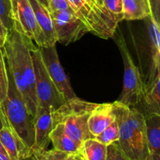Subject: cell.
I'll list each match as a JSON object with an SVG mask.
<instances>
[{"label": "cell", "instance_id": "cell-1", "mask_svg": "<svg viewBox=\"0 0 160 160\" xmlns=\"http://www.w3.org/2000/svg\"><path fill=\"white\" fill-rule=\"evenodd\" d=\"M34 45L32 40L12 28L9 31L2 48L8 70L33 117L38 106L34 65L31 55V49Z\"/></svg>", "mask_w": 160, "mask_h": 160}, {"label": "cell", "instance_id": "cell-2", "mask_svg": "<svg viewBox=\"0 0 160 160\" xmlns=\"http://www.w3.org/2000/svg\"><path fill=\"white\" fill-rule=\"evenodd\" d=\"M112 104L119 127L120 148L130 160H145L148 155L145 116L137 108L118 101Z\"/></svg>", "mask_w": 160, "mask_h": 160}, {"label": "cell", "instance_id": "cell-3", "mask_svg": "<svg viewBox=\"0 0 160 160\" xmlns=\"http://www.w3.org/2000/svg\"><path fill=\"white\" fill-rule=\"evenodd\" d=\"M7 72L9 79L8 92L0 104V108L7 127L32 150L34 144V117L28 111L8 69Z\"/></svg>", "mask_w": 160, "mask_h": 160}, {"label": "cell", "instance_id": "cell-4", "mask_svg": "<svg viewBox=\"0 0 160 160\" xmlns=\"http://www.w3.org/2000/svg\"><path fill=\"white\" fill-rule=\"evenodd\" d=\"M97 103L84 101L78 97L67 100L53 111L52 127L60 123L66 133L81 145L85 140L94 138L88 130V119Z\"/></svg>", "mask_w": 160, "mask_h": 160}, {"label": "cell", "instance_id": "cell-5", "mask_svg": "<svg viewBox=\"0 0 160 160\" xmlns=\"http://www.w3.org/2000/svg\"><path fill=\"white\" fill-rule=\"evenodd\" d=\"M112 38H114L116 44L120 50L124 66L123 88L118 102L129 107L137 108L143 95L145 87L143 79L138 68L134 64L124 37L121 31L118 29V26Z\"/></svg>", "mask_w": 160, "mask_h": 160}, {"label": "cell", "instance_id": "cell-6", "mask_svg": "<svg viewBox=\"0 0 160 160\" xmlns=\"http://www.w3.org/2000/svg\"><path fill=\"white\" fill-rule=\"evenodd\" d=\"M31 55L34 65L38 106L48 108L53 112L63 104L66 100L50 78L42 61L38 47L34 45L31 49Z\"/></svg>", "mask_w": 160, "mask_h": 160}, {"label": "cell", "instance_id": "cell-7", "mask_svg": "<svg viewBox=\"0 0 160 160\" xmlns=\"http://www.w3.org/2000/svg\"><path fill=\"white\" fill-rule=\"evenodd\" d=\"M74 13L85 23L89 32L103 39L112 38L115 26L97 4L95 0H68Z\"/></svg>", "mask_w": 160, "mask_h": 160}, {"label": "cell", "instance_id": "cell-8", "mask_svg": "<svg viewBox=\"0 0 160 160\" xmlns=\"http://www.w3.org/2000/svg\"><path fill=\"white\" fill-rule=\"evenodd\" d=\"M14 29L35 42L38 47H46V41L39 28L29 0H11Z\"/></svg>", "mask_w": 160, "mask_h": 160}, {"label": "cell", "instance_id": "cell-9", "mask_svg": "<svg viewBox=\"0 0 160 160\" xmlns=\"http://www.w3.org/2000/svg\"><path fill=\"white\" fill-rule=\"evenodd\" d=\"M57 42L64 45L75 42L89 30L85 23L73 12L57 11L50 12Z\"/></svg>", "mask_w": 160, "mask_h": 160}, {"label": "cell", "instance_id": "cell-10", "mask_svg": "<svg viewBox=\"0 0 160 160\" xmlns=\"http://www.w3.org/2000/svg\"><path fill=\"white\" fill-rule=\"evenodd\" d=\"M38 48L40 50L43 63L50 78L64 99L67 101L77 97L61 65L56 45L48 47H38Z\"/></svg>", "mask_w": 160, "mask_h": 160}, {"label": "cell", "instance_id": "cell-11", "mask_svg": "<svg viewBox=\"0 0 160 160\" xmlns=\"http://www.w3.org/2000/svg\"><path fill=\"white\" fill-rule=\"evenodd\" d=\"M147 31H148V47H149V59L147 78L144 81V84L151 83L156 75L160 73V34L159 24L152 17H148Z\"/></svg>", "mask_w": 160, "mask_h": 160}, {"label": "cell", "instance_id": "cell-12", "mask_svg": "<svg viewBox=\"0 0 160 160\" xmlns=\"http://www.w3.org/2000/svg\"><path fill=\"white\" fill-rule=\"evenodd\" d=\"M52 111L38 106L34 117V144L32 151L46 149L50 143V133L52 130Z\"/></svg>", "mask_w": 160, "mask_h": 160}, {"label": "cell", "instance_id": "cell-13", "mask_svg": "<svg viewBox=\"0 0 160 160\" xmlns=\"http://www.w3.org/2000/svg\"><path fill=\"white\" fill-rule=\"evenodd\" d=\"M0 141L11 160H23L32 156V150L9 127H4L0 130Z\"/></svg>", "mask_w": 160, "mask_h": 160}, {"label": "cell", "instance_id": "cell-14", "mask_svg": "<svg viewBox=\"0 0 160 160\" xmlns=\"http://www.w3.org/2000/svg\"><path fill=\"white\" fill-rule=\"evenodd\" d=\"M115 120L113 104H98L91 113L88 119V130L94 138L102 132L109 125Z\"/></svg>", "mask_w": 160, "mask_h": 160}, {"label": "cell", "instance_id": "cell-15", "mask_svg": "<svg viewBox=\"0 0 160 160\" xmlns=\"http://www.w3.org/2000/svg\"><path fill=\"white\" fill-rule=\"evenodd\" d=\"M29 2L34 11L36 21L45 36L46 47L55 45L57 42V37L48 8L43 6L38 0H29Z\"/></svg>", "mask_w": 160, "mask_h": 160}, {"label": "cell", "instance_id": "cell-16", "mask_svg": "<svg viewBox=\"0 0 160 160\" xmlns=\"http://www.w3.org/2000/svg\"><path fill=\"white\" fill-rule=\"evenodd\" d=\"M141 105L142 106L141 112L144 116L160 115V73L156 75L151 83L145 85L139 106Z\"/></svg>", "mask_w": 160, "mask_h": 160}, {"label": "cell", "instance_id": "cell-17", "mask_svg": "<svg viewBox=\"0 0 160 160\" xmlns=\"http://www.w3.org/2000/svg\"><path fill=\"white\" fill-rule=\"evenodd\" d=\"M50 142L52 144L54 149L68 154L78 153L81 145L66 133L63 126L60 123L53 126L50 133Z\"/></svg>", "mask_w": 160, "mask_h": 160}, {"label": "cell", "instance_id": "cell-18", "mask_svg": "<svg viewBox=\"0 0 160 160\" xmlns=\"http://www.w3.org/2000/svg\"><path fill=\"white\" fill-rule=\"evenodd\" d=\"M122 11L123 20L128 21L152 17L149 0H122Z\"/></svg>", "mask_w": 160, "mask_h": 160}, {"label": "cell", "instance_id": "cell-19", "mask_svg": "<svg viewBox=\"0 0 160 160\" xmlns=\"http://www.w3.org/2000/svg\"><path fill=\"white\" fill-rule=\"evenodd\" d=\"M148 153L160 154V115L145 116Z\"/></svg>", "mask_w": 160, "mask_h": 160}, {"label": "cell", "instance_id": "cell-20", "mask_svg": "<svg viewBox=\"0 0 160 160\" xmlns=\"http://www.w3.org/2000/svg\"><path fill=\"white\" fill-rule=\"evenodd\" d=\"M78 153L83 160H106L107 146L92 138L81 144Z\"/></svg>", "mask_w": 160, "mask_h": 160}, {"label": "cell", "instance_id": "cell-21", "mask_svg": "<svg viewBox=\"0 0 160 160\" xmlns=\"http://www.w3.org/2000/svg\"><path fill=\"white\" fill-rule=\"evenodd\" d=\"M106 17L113 23H118L123 20L122 11V0H95Z\"/></svg>", "mask_w": 160, "mask_h": 160}, {"label": "cell", "instance_id": "cell-22", "mask_svg": "<svg viewBox=\"0 0 160 160\" xmlns=\"http://www.w3.org/2000/svg\"><path fill=\"white\" fill-rule=\"evenodd\" d=\"M120 134H119V127L116 120L107 127L102 132L100 133L98 136L95 137L97 141L104 144L106 146L119 141Z\"/></svg>", "mask_w": 160, "mask_h": 160}, {"label": "cell", "instance_id": "cell-23", "mask_svg": "<svg viewBox=\"0 0 160 160\" xmlns=\"http://www.w3.org/2000/svg\"><path fill=\"white\" fill-rule=\"evenodd\" d=\"M68 153L52 149L34 150L32 152V157L35 160H67Z\"/></svg>", "mask_w": 160, "mask_h": 160}, {"label": "cell", "instance_id": "cell-24", "mask_svg": "<svg viewBox=\"0 0 160 160\" xmlns=\"http://www.w3.org/2000/svg\"><path fill=\"white\" fill-rule=\"evenodd\" d=\"M9 87L8 72L2 48H0V104L6 98Z\"/></svg>", "mask_w": 160, "mask_h": 160}, {"label": "cell", "instance_id": "cell-25", "mask_svg": "<svg viewBox=\"0 0 160 160\" xmlns=\"http://www.w3.org/2000/svg\"><path fill=\"white\" fill-rule=\"evenodd\" d=\"M0 19L8 31L14 28L11 0H0Z\"/></svg>", "mask_w": 160, "mask_h": 160}, {"label": "cell", "instance_id": "cell-26", "mask_svg": "<svg viewBox=\"0 0 160 160\" xmlns=\"http://www.w3.org/2000/svg\"><path fill=\"white\" fill-rule=\"evenodd\" d=\"M106 160H130L128 159L119 145L118 142H114L107 146Z\"/></svg>", "mask_w": 160, "mask_h": 160}, {"label": "cell", "instance_id": "cell-27", "mask_svg": "<svg viewBox=\"0 0 160 160\" xmlns=\"http://www.w3.org/2000/svg\"><path fill=\"white\" fill-rule=\"evenodd\" d=\"M48 9L50 12L57 11L73 12L68 0H48Z\"/></svg>", "mask_w": 160, "mask_h": 160}, {"label": "cell", "instance_id": "cell-28", "mask_svg": "<svg viewBox=\"0 0 160 160\" xmlns=\"http://www.w3.org/2000/svg\"><path fill=\"white\" fill-rule=\"evenodd\" d=\"M152 10V17L159 24L160 23V0H149Z\"/></svg>", "mask_w": 160, "mask_h": 160}, {"label": "cell", "instance_id": "cell-29", "mask_svg": "<svg viewBox=\"0 0 160 160\" xmlns=\"http://www.w3.org/2000/svg\"><path fill=\"white\" fill-rule=\"evenodd\" d=\"M8 34H9V31L0 19V48H2L4 45L6 38H7Z\"/></svg>", "mask_w": 160, "mask_h": 160}, {"label": "cell", "instance_id": "cell-30", "mask_svg": "<svg viewBox=\"0 0 160 160\" xmlns=\"http://www.w3.org/2000/svg\"><path fill=\"white\" fill-rule=\"evenodd\" d=\"M145 160H160V154L156 153H148V156Z\"/></svg>", "mask_w": 160, "mask_h": 160}, {"label": "cell", "instance_id": "cell-31", "mask_svg": "<svg viewBox=\"0 0 160 160\" xmlns=\"http://www.w3.org/2000/svg\"><path fill=\"white\" fill-rule=\"evenodd\" d=\"M67 160H83L79 153H73V154H69Z\"/></svg>", "mask_w": 160, "mask_h": 160}, {"label": "cell", "instance_id": "cell-32", "mask_svg": "<svg viewBox=\"0 0 160 160\" xmlns=\"http://www.w3.org/2000/svg\"><path fill=\"white\" fill-rule=\"evenodd\" d=\"M4 127H7L6 121H5L4 117H3L2 112L1 110V108H0V130L2 129Z\"/></svg>", "mask_w": 160, "mask_h": 160}, {"label": "cell", "instance_id": "cell-33", "mask_svg": "<svg viewBox=\"0 0 160 160\" xmlns=\"http://www.w3.org/2000/svg\"><path fill=\"white\" fill-rule=\"evenodd\" d=\"M0 160H11V159L8 156L0 152Z\"/></svg>", "mask_w": 160, "mask_h": 160}, {"label": "cell", "instance_id": "cell-34", "mask_svg": "<svg viewBox=\"0 0 160 160\" xmlns=\"http://www.w3.org/2000/svg\"><path fill=\"white\" fill-rule=\"evenodd\" d=\"M0 152H1V153H2V154H5V155H6V156H8V155H7V153H6V150H5L4 147H3L1 141H0Z\"/></svg>", "mask_w": 160, "mask_h": 160}, {"label": "cell", "instance_id": "cell-35", "mask_svg": "<svg viewBox=\"0 0 160 160\" xmlns=\"http://www.w3.org/2000/svg\"><path fill=\"white\" fill-rule=\"evenodd\" d=\"M38 1L40 3H42V4L43 5V6H45V7L48 8V0H38Z\"/></svg>", "mask_w": 160, "mask_h": 160}, {"label": "cell", "instance_id": "cell-36", "mask_svg": "<svg viewBox=\"0 0 160 160\" xmlns=\"http://www.w3.org/2000/svg\"><path fill=\"white\" fill-rule=\"evenodd\" d=\"M23 160H35V159H34V158L32 157V156H30V157L27 158V159H23Z\"/></svg>", "mask_w": 160, "mask_h": 160}]
</instances>
